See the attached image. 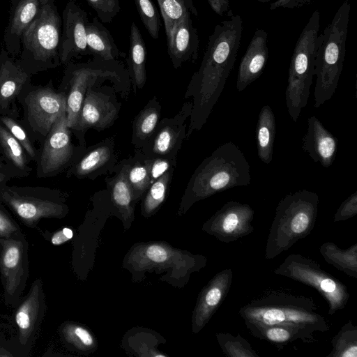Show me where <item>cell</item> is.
I'll list each match as a JSON object with an SVG mask.
<instances>
[{"mask_svg": "<svg viewBox=\"0 0 357 357\" xmlns=\"http://www.w3.org/2000/svg\"><path fill=\"white\" fill-rule=\"evenodd\" d=\"M209 36L199 69L191 81L196 124L200 128L218 100L232 70L240 47L243 21L231 10Z\"/></svg>", "mask_w": 357, "mask_h": 357, "instance_id": "obj_1", "label": "cell"}, {"mask_svg": "<svg viewBox=\"0 0 357 357\" xmlns=\"http://www.w3.org/2000/svg\"><path fill=\"white\" fill-rule=\"evenodd\" d=\"M245 324L283 325L314 334L330 330L312 298L269 291L243 305L238 311Z\"/></svg>", "mask_w": 357, "mask_h": 357, "instance_id": "obj_2", "label": "cell"}, {"mask_svg": "<svg viewBox=\"0 0 357 357\" xmlns=\"http://www.w3.org/2000/svg\"><path fill=\"white\" fill-rule=\"evenodd\" d=\"M319 199L301 190L286 195L278 203L265 248V259H273L310 234L318 215Z\"/></svg>", "mask_w": 357, "mask_h": 357, "instance_id": "obj_3", "label": "cell"}, {"mask_svg": "<svg viewBox=\"0 0 357 357\" xmlns=\"http://www.w3.org/2000/svg\"><path fill=\"white\" fill-rule=\"evenodd\" d=\"M350 11L349 1L344 0L331 23L319 34L314 66L316 108L330 100L337 89L346 54Z\"/></svg>", "mask_w": 357, "mask_h": 357, "instance_id": "obj_4", "label": "cell"}, {"mask_svg": "<svg viewBox=\"0 0 357 357\" xmlns=\"http://www.w3.org/2000/svg\"><path fill=\"white\" fill-rule=\"evenodd\" d=\"M250 183V166L245 155L234 143L227 142L218 146L197 169L191 183V200L198 201Z\"/></svg>", "mask_w": 357, "mask_h": 357, "instance_id": "obj_5", "label": "cell"}, {"mask_svg": "<svg viewBox=\"0 0 357 357\" xmlns=\"http://www.w3.org/2000/svg\"><path fill=\"white\" fill-rule=\"evenodd\" d=\"M61 36V18L54 0H47L22 34L18 63L29 74L56 67L60 63Z\"/></svg>", "mask_w": 357, "mask_h": 357, "instance_id": "obj_6", "label": "cell"}, {"mask_svg": "<svg viewBox=\"0 0 357 357\" xmlns=\"http://www.w3.org/2000/svg\"><path fill=\"white\" fill-rule=\"evenodd\" d=\"M319 28L320 13L316 10L301 32L290 61L285 101L294 122L297 121L302 109L307 104L314 76Z\"/></svg>", "mask_w": 357, "mask_h": 357, "instance_id": "obj_7", "label": "cell"}, {"mask_svg": "<svg viewBox=\"0 0 357 357\" xmlns=\"http://www.w3.org/2000/svg\"><path fill=\"white\" fill-rule=\"evenodd\" d=\"M0 202L31 229H37L42 219L63 218L68 211L60 193L43 186L6 185L0 188Z\"/></svg>", "mask_w": 357, "mask_h": 357, "instance_id": "obj_8", "label": "cell"}, {"mask_svg": "<svg viewBox=\"0 0 357 357\" xmlns=\"http://www.w3.org/2000/svg\"><path fill=\"white\" fill-rule=\"evenodd\" d=\"M273 273L314 288L327 302L331 315L345 308L349 301L350 295L347 286L307 257L291 254Z\"/></svg>", "mask_w": 357, "mask_h": 357, "instance_id": "obj_9", "label": "cell"}, {"mask_svg": "<svg viewBox=\"0 0 357 357\" xmlns=\"http://www.w3.org/2000/svg\"><path fill=\"white\" fill-rule=\"evenodd\" d=\"M29 243L23 232L0 238V276L5 304L15 308L29 276Z\"/></svg>", "mask_w": 357, "mask_h": 357, "instance_id": "obj_10", "label": "cell"}, {"mask_svg": "<svg viewBox=\"0 0 357 357\" xmlns=\"http://www.w3.org/2000/svg\"><path fill=\"white\" fill-rule=\"evenodd\" d=\"M26 126L43 142L57 119L66 113V96L50 86H29L19 98Z\"/></svg>", "mask_w": 357, "mask_h": 357, "instance_id": "obj_11", "label": "cell"}, {"mask_svg": "<svg viewBox=\"0 0 357 357\" xmlns=\"http://www.w3.org/2000/svg\"><path fill=\"white\" fill-rule=\"evenodd\" d=\"M15 309L17 342L23 356H27L37 339L47 310L41 278L32 282L28 293L21 298Z\"/></svg>", "mask_w": 357, "mask_h": 357, "instance_id": "obj_12", "label": "cell"}, {"mask_svg": "<svg viewBox=\"0 0 357 357\" xmlns=\"http://www.w3.org/2000/svg\"><path fill=\"white\" fill-rule=\"evenodd\" d=\"M118 64L114 61L97 59L87 63L71 67L68 71L70 88L66 96V117L69 128L75 129L86 89L98 78L115 77L118 73Z\"/></svg>", "mask_w": 357, "mask_h": 357, "instance_id": "obj_13", "label": "cell"}, {"mask_svg": "<svg viewBox=\"0 0 357 357\" xmlns=\"http://www.w3.org/2000/svg\"><path fill=\"white\" fill-rule=\"evenodd\" d=\"M254 214L249 204L230 201L204 223L202 229L221 242L231 243L253 232Z\"/></svg>", "mask_w": 357, "mask_h": 357, "instance_id": "obj_14", "label": "cell"}, {"mask_svg": "<svg viewBox=\"0 0 357 357\" xmlns=\"http://www.w3.org/2000/svg\"><path fill=\"white\" fill-rule=\"evenodd\" d=\"M73 146L67 123L66 113L60 116L43 141L36 161L38 178L54 176L70 161Z\"/></svg>", "mask_w": 357, "mask_h": 357, "instance_id": "obj_15", "label": "cell"}, {"mask_svg": "<svg viewBox=\"0 0 357 357\" xmlns=\"http://www.w3.org/2000/svg\"><path fill=\"white\" fill-rule=\"evenodd\" d=\"M88 14L75 1L68 2L63 11L59 56L60 62L67 63L72 58L89 54L86 45Z\"/></svg>", "mask_w": 357, "mask_h": 357, "instance_id": "obj_16", "label": "cell"}, {"mask_svg": "<svg viewBox=\"0 0 357 357\" xmlns=\"http://www.w3.org/2000/svg\"><path fill=\"white\" fill-rule=\"evenodd\" d=\"M233 280L231 268L217 273L200 292L192 314V331L199 332L209 321L229 291Z\"/></svg>", "mask_w": 357, "mask_h": 357, "instance_id": "obj_17", "label": "cell"}, {"mask_svg": "<svg viewBox=\"0 0 357 357\" xmlns=\"http://www.w3.org/2000/svg\"><path fill=\"white\" fill-rule=\"evenodd\" d=\"M30 85V74L18 63L0 59V116H19L16 100Z\"/></svg>", "mask_w": 357, "mask_h": 357, "instance_id": "obj_18", "label": "cell"}, {"mask_svg": "<svg viewBox=\"0 0 357 357\" xmlns=\"http://www.w3.org/2000/svg\"><path fill=\"white\" fill-rule=\"evenodd\" d=\"M307 126L302 139V149L314 162L326 168L331 167L336 157L337 139L315 116L308 118Z\"/></svg>", "mask_w": 357, "mask_h": 357, "instance_id": "obj_19", "label": "cell"}, {"mask_svg": "<svg viewBox=\"0 0 357 357\" xmlns=\"http://www.w3.org/2000/svg\"><path fill=\"white\" fill-rule=\"evenodd\" d=\"M191 15H185L173 27L167 41V52L174 68L186 61L195 62L199 53V39Z\"/></svg>", "mask_w": 357, "mask_h": 357, "instance_id": "obj_20", "label": "cell"}, {"mask_svg": "<svg viewBox=\"0 0 357 357\" xmlns=\"http://www.w3.org/2000/svg\"><path fill=\"white\" fill-rule=\"evenodd\" d=\"M268 33L262 29L255 31L239 65L236 89L241 92L263 73L268 59Z\"/></svg>", "mask_w": 357, "mask_h": 357, "instance_id": "obj_21", "label": "cell"}, {"mask_svg": "<svg viewBox=\"0 0 357 357\" xmlns=\"http://www.w3.org/2000/svg\"><path fill=\"white\" fill-rule=\"evenodd\" d=\"M47 0H17L5 31L7 51L11 54L20 50V41L24 31L40 12Z\"/></svg>", "mask_w": 357, "mask_h": 357, "instance_id": "obj_22", "label": "cell"}, {"mask_svg": "<svg viewBox=\"0 0 357 357\" xmlns=\"http://www.w3.org/2000/svg\"><path fill=\"white\" fill-rule=\"evenodd\" d=\"M89 86L75 128L77 130L105 128L111 123L116 114L112 103L103 95L92 91Z\"/></svg>", "mask_w": 357, "mask_h": 357, "instance_id": "obj_23", "label": "cell"}, {"mask_svg": "<svg viewBox=\"0 0 357 357\" xmlns=\"http://www.w3.org/2000/svg\"><path fill=\"white\" fill-rule=\"evenodd\" d=\"M245 325L254 337L267 341L280 349L297 340L303 343L316 341L314 334L294 327L283 325Z\"/></svg>", "mask_w": 357, "mask_h": 357, "instance_id": "obj_24", "label": "cell"}, {"mask_svg": "<svg viewBox=\"0 0 357 357\" xmlns=\"http://www.w3.org/2000/svg\"><path fill=\"white\" fill-rule=\"evenodd\" d=\"M86 45L89 54L93 55L97 59L114 61L123 54L109 30L97 17H93L86 24Z\"/></svg>", "mask_w": 357, "mask_h": 357, "instance_id": "obj_25", "label": "cell"}, {"mask_svg": "<svg viewBox=\"0 0 357 357\" xmlns=\"http://www.w3.org/2000/svg\"><path fill=\"white\" fill-rule=\"evenodd\" d=\"M0 152L2 158L16 175V177L29 176L32 168L29 165L27 155L15 137L0 121Z\"/></svg>", "mask_w": 357, "mask_h": 357, "instance_id": "obj_26", "label": "cell"}, {"mask_svg": "<svg viewBox=\"0 0 357 357\" xmlns=\"http://www.w3.org/2000/svg\"><path fill=\"white\" fill-rule=\"evenodd\" d=\"M276 133L274 113L269 105L261 107L256 127L257 155L266 165L273 159V146Z\"/></svg>", "mask_w": 357, "mask_h": 357, "instance_id": "obj_27", "label": "cell"}, {"mask_svg": "<svg viewBox=\"0 0 357 357\" xmlns=\"http://www.w3.org/2000/svg\"><path fill=\"white\" fill-rule=\"evenodd\" d=\"M177 253V251L165 243H153L139 246L130 257L137 268L144 269L165 266L178 257Z\"/></svg>", "mask_w": 357, "mask_h": 357, "instance_id": "obj_28", "label": "cell"}, {"mask_svg": "<svg viewBox=\"0 0 357 357\" xmlns=\"http://www.w3.org/2000/svg\"><path fill=\"white\" fill-rule=\"evenodd\" d=\"M319 252L328 264L357 279V243L347 249H342L335 243L328 241L320 246Z\"/></svg>", "mask_w": 357, "mask_h": 357, "instance_id": "obj_29", "label": "cell"}, {"mask_svg": "<svg viewBox=\"0 0 357 357\" xmlns=\"http://www.w3.org/2000/svg\"><path fill=\"white\" fill-rule=\"evenodd\" d=\"M146 48L141 32L135 22L130 26L128 65L135 84L142 88L146 82Z\"/></svg>", "mask_w": 357, "mask_h": 357, "instance_id": "obj_30", "label": "cell"}, {"mask_svg": "<svg viewBox=\"0 0 357 357\" xmlns=\"http://www.w3.org/2000/svg\"><path fill=\"white\" fill-rule=\"evenodd\" d=\"M165 24L167 41L174 25L186 14L198 16L193 0H157Z\"/></svg>", "mask_w": 357, "mask_h": 357, "instance_id": "obj_31", "label": "cell"}, {"mask_svg": "<svg viewBox=\"0 0 357 357\" xmlns=\"http://www.w3.org/2000/svg\"><path fill=\"white\" fill-rule=\"evenodd\" d=\"M332 350L326 357H357V326L345 323L332 338Z\"/></svg>", "mask_w": 357, "mask_h": 357, "instance_id": "obj_32", "label": "cell"}, {"mask_svg": "<svg viewBox=\"0 0 357 357\" xmlns=\"http://www.w3.org/2000/svg\"><path fill=\"white\" fill-rule=\"evenodd\" d=\"M128 166H124L114 179L112 186V198L114 204L121 212L124 218L132 217L133 208L132 202L134 195L132 189L128 182L127 172Z\"/></svg>", "mask_w": 357, "mask_h": 357, "instance_id": "obj_33", "label": "cell"}, {"mask_svg": "<svg viewBox=\"0 0 357 357\" xmlns=\"http://www.w3.org/2000/svg\"><path fill=\"white\" fill-rule=\"evenodd\" d=\"M63 341L79 351H89L96 346L91 332L84 326L74 322H66L59 329Z\"/></svg>", "mask_w": 357, "mask_h": 357, "instance_id": "obj_34", "label": "cell"}, {"mask_svg": "<svg viewBox=\"0 0 357 357\" xmlns=\"http://www.w3.org/2000/svg\"><path fill=\"white\" fill-rule=\"evenodd\" d=\"M215 336L222 352L228 357H259L257 351L240 334L218 333Z\"/></svg>", "mask_w": 357, "mask_h": 357, "instance_id": "obj_35", "label": "cell"}, {"mask_svg": "<svg viewBox=\"0 0 357 357\" xmlns=\"http://www.w3.org/2000/svg\"><path fill=\"white\" fill-rule=\"evenodd\" d=\"M134 2L140 20L150 36L158 39L161 24L159 13L152 0H134Z\"/></svg>", "mask_w": 357, "mask_h": 357, "instance_id": "obj_36", "label": "cell"}, {"mask_svg": "<svg viewBox=\"0 0 357 357\" xmlns=\"http://www.w3.org/2000/svg\"><path fill=\"white\" fill-rule=\"evenodd\" d=\"M169 178V172H166L151 183L143 205V212L146 215L154 213L164 201Z\"/></svg>", "mask_w": 357, "mask_h": 357, "instance_id": "obj_37", "label": "cell"}, {"mask_svg": "<svg viewBox=\"0 0 357 357\" xmlns=\"http://www.w3.org/2000/svg\"><path fill=\"white\" fill-rule=\"evenodd\" d=\"M0 121L7 128L25 150L29 158L37 161L38 154L30 137L23 126L14 117L7 115L0 116Z\"/></svg>", "mask_w": 357, "mask_h": 357, "instance_id": "obj_38", "label": "cell"}, {"mask_svg": "<svg viewBox=\"0 0 357 357\" xmlns=\"http://www.w3.org/2000/svg\"><path fill=\"white\" fill-rule=\"evenodd\" d=\"M110 157V151L107 146L93 149L77 164L75 174L84 176L104 165Z\"/></svg>", "mask_w": 357, "mask_h": 357, "instance_id": "obj_39", "label": "cell"}, {"mask_svg": "<svg viewBox=\"0 0 357 357\" xmlns=\"http://www.w3.org/2000/svg\"><path fill=\"white\" fill-rule=\"evenodd\" d=\"M127 176L132 189L134 198L139 197L151 185L150 160L143 165H136L128 169Z\"/></svg>", "mask_w": 357, "mask_h": 357, "instance_id": "obj_40", "label": "cell"}, {"mask_svg": "<svg viewBox=\"0 0 357 357\" xmlns=\"http://www.w3.org/2000/svg\"><path fill=\"white\" fill-rule=\"evenodd\" d=\"M101 22L110 23L121 11L119 0H85Z\"/></svg>", "mask_w": 357, "mask_h": 357, "instance_id": "obj_41", "label": "cell"}, {"mask_svg": "<svg viewBox=\"0 0 357 357\" xmlns=\"http://www.w3.org/2000/svg\"><path fill=\"white\" fill-rule=\"evenodd\" d=\"M158 120V112L155 108L145 109L139 116L136 123L137 137L145 139L154 130Z\"/></svg>", "mask_w": 357, "mask_h": 357, "instance_id": "obj_42", "label": "cell"}, {"mask_svg": "<svg viewBox=\"0 0 357 357\" xmlns=\"http://www.w3.org/2000/svg\"><path fill=\"white\" fill-rule=\"evenodd\" d=\"M22 232L6 206L0 202V238H8Z\"/></svg>", "mask_w": 357, "mask_h": 357, "instance_id": "obj_43", "label": "cell"}, {"mask_svg": "<svg viewBox=\"0 0 357 357\" xmlns=\"http://www.w3.org/2000/svg\"><path fill=\"white\" fill-rule=\"evenodd\" d=\"M176 139L175 130L170 127L164 128L157 135L153 146L155 153L160 155L168 153L174 147Z\"/></svg>", "mask_w": 357, "mask_h": 357, "instance_id": "obj_44", "label": "cell"}, {"mask_svg": "<svg viewBox=\"0 0 357 357\" xmlns=\"http://www.w3.org/2000/svg\"><path fill=\"white\" fill-rule=\"evenodd\" d=\"M357 214V191L348 197L339 206L333 217V222L347 220Z\"/></svg>", "mask_w": 357, "mask_h": 357, "instance_id": "obj_45", "label": "cell"}, {"mask_svg": "<svg viewBox=\"0 0 357 357\" xmlns=\"http://www.w3.org/2000/svg\"><path fill=\"white\" fill-rule=\"evenodd\" d=\"M38 231H40V234L47 241L48 240L51 244L56 246L63 244L64 243L70 240L73 236V230L68 227H63L54 232L50 233V234L47 232V230L41 231L38 229Z\"/></svg>", "mask_w": 357, "mask_h": 357, "instance_id": "obj_46", "label": "cell"}, {"mask_svg": "<svg viewBox=\"0 0 357 357\" xmlns=\"http://www.w3.org/2000/svg\"><path fill=\"white\" fill-rule=\"evenodd\" d=\"M261 3H267L273 1L271 4L269 9L274 10L279 8H299L305 6H308L313 2V0H257Z\"/></svg>", "mask_w": 357, "mask_h": 357, "instance_id": "obj_47", "label": "cell"}, {"mask_svg": "<svg viewBox=\"0 0 357 357\" xmlns=\"http://www.w3.org/2000/svg\"><path fill=\"white\" fill-rule=\"evenodd\" d=\"M169 162L162 159H156L153 161L150 160V181L151 185L156 179L164 174L169 169Z\"/></svg>", "mask_w": 357, "mask_h": 357, "instance_id": "obj_48", "label": "cell"}, {"mask_svg": "<svg viewBox=\"0 0 357 357\" xmlns=\"http://www.w3.org/2000/svg\"><path fill=\"white\" fill-rule=\"evenodd\" d=\"M15 177H16L15 173L0 156V188L8 185V182Z\"/></svg>", "mask_w": 357, "mask_h": 357, "instance_id": "obj_49", "label": "cell"}, {"mask_svg": "<svg viewBox=\"0 0 357 357\" xmlns=\"http://www.w3.org/2000/svg\"><path fill=\"white\" fill-rule=\"evenodd\" d=\"M213 10L217 15L223 17L228 15L230 10L229 0H206Z\"/></svg>", "mask_w": 357, "mask_h": 357, "instance_id": "obj_50", "label": "cell"}]
</instances>
